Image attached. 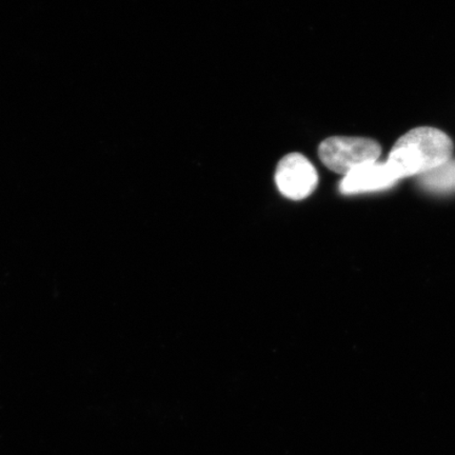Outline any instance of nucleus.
<instances>
[{"mask_svg": "<svg viewBox=\"0 0 455 455\" xmlns=\"http://www.w3.org/2000/svg\"><path fill=\"white\" fill-rule=\"evenodd\" d=\"M453 144L441 130L419 127L409 131L395 142L388 158L389 168L397 180L422 175L451 161Z\"/></svg>", "mask_w": 455, "mask_h": 455, "instance_id": "nucleus-1", "label": "nucleus"}, {"mask_svg": "<svg viewBox=\"0 0 455 455\" xmlns=\"http://www.w3.org/2000/svg\"><path fill=\"white\" fill-rule=\"evenodd\" d=\"M378 141L362 138L333 136L318 148V156L325 166L339 174H348L365 164L378 161L380 156Z\"/></svg>", "mask_w": 455, "mask_h": 455, "instance_id": "nucleus-2", "label": "nucleus"}, {"mask_svg": "<svg viewBox=\"0 0 455 455\" xmlns=\"http://www.w3.org/2000/svg\"><path fill=\"white\" fill-rule=\"evenodd\" d=\"M275 179L278 191L291 201H303L310 196L318 184L315 166L299 153H290L281 159Z\"/></svg>", "mask_w": 455, "mask_h": 455, "instance_id": "nucleus-3", "label": "nucleus"}, {"mask_svg": "<svg viewBox=\"0 0 455 455\" xmlns=\"http://www.w3.org/2000/svg\"><path fill=\"white\" fill-rule=\"evenodd\" d=\"M397 180L388 164L375 162L346 174L340 181L339 191L345 196H350L385 190L394 186Z\"/></svg>", "mask_w": 455, "mask_h": 455, "instance_id": "nucleus-4", "label": "nucleus"}, {"mask_svg": "<svg viewBox=\"0 0 455 455\" xmlns=\"http://www.w3.org/2000/svg\"><path fill=\"white\" fill-rule=\"evenodd\" d=\"M420 185L427 191L446 195L455 191V161L451 159L419 175Z\"/></svg>", "mask_w": 455, "mask_h": 455, "instance_id": "nucleus-5", "label": "nucleus"}]
</instances>
